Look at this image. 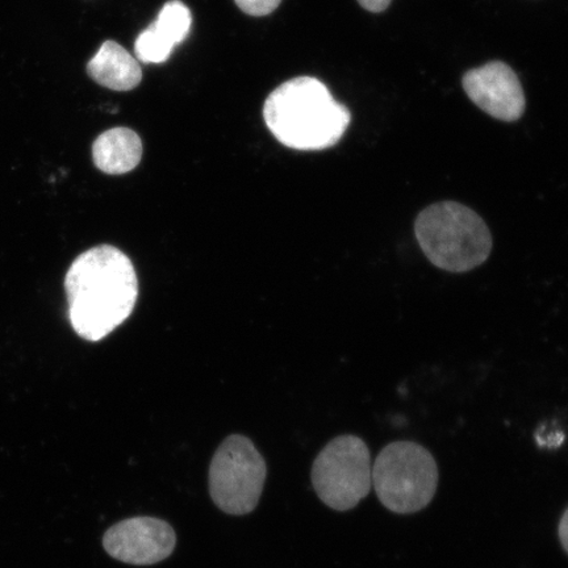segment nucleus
I'll use <instances>...</instances> for the list:
<instances>
[{
	"label": "nucleus",
	"instance_id": "1",
	"mask_svg": "<svg viewBox=\"0 0 568 568\" xmlns=\"http://www.w3.org/2000/svg\"><path fill=\"white\" fill-rule=\"evenodd\" d=\"M65 291L71 326L98 343L131 316L139 296L136 270L115 246L99 245L71 264Z\"/></svg>",
	"mask_w": 568,
	"mask_h": 568
},
{
	"label": "nucleus",
	"instance_id": "2",
	"mask_svg": "<svg viewBox=\"0 0 568 568\" xmlns=\"http://www.w3.org/2000/svg\"><path fill=\"white\" fill-rule=\"evenodd\" d=\"M265 123L274 138L295 151H323L343 139L351 112L312 77L294 78L268 95Z\"/></svg>",
	"mask_w": 568,
	"mask_h": 568
},
{
	"label": "nucleus",
	"instance_id": "3",
	"mask_svg": "<svg viewBox=\"0 0 568 568\" xmlns=\"http://www.w3.org/2000/svg\"><path fill=\"white\" fill-rule=\"evenodd\" d=\"M415 234L425 257L449 273H466L485 264L494 240L485 220L458 202L445 201L424 209L415 220Z\"/></svg>",
	"mask_w": 568,
	"mask_h": 568
},
{
	"label": "nucleus",
	"instance_id": "4",
	"mask_svg": "<svg viewBox=\"0 0 568 568\" xmlns=\"http://www.w3.org/2000/svg\"><path fill=\"white\" fill-rule=\"evenodd\" d=\"M378 499L390 513L416 514L429 506L438 486V467L424 446L389 444L376 457L372 471Z\"/></svg>",
	"mask_w": 568,
	"mask_h": 568
},
{
	"label": "nucleus",
	"instance_id": "5",
	"mask_svg": "<svg viewBox=\"0 0 568 568\" xmlns=\"http://www.w3.org/2000/svg\"><path fill=\"white\" fill-rule=\"evenodd\" d=\"M266 474V462L251 439L226 437L211 460V499L226 515L251 514L258 506Z\"/></svg>",
	"mask_w": 568,
	"mask_h": 568
},
{
	"label": "nucleus",
	"instance_id": "6",
	"mask_svg": "<svg viewBox=\"0 0 568 568\" xmlns=\"http://www.w3.org/2000/svg\"><path fill=\"white\" fill-rule=\"evenodd\" d=\"M371 452L357 436H339L318 453L312 466V486L325 506L346 513L371 493Z\"/></svg>",
	"mask_w": 568,
	"mask_h": 568
},
{
	"label": "nucleus",
	"instance_id": "7",
	"mask_svg": "<svg viewBox=\"0 0 568 568\" xmlns=\"http://www.w3.org/2000/svg\"><path fill=\"white\" fill-rule=\"evenodd\" d=\"M176 535L161 518L139 516L126 518L109 530L103 546L112 558L133 566H151L172 556Z\"/></svg>",
	"mask_w": 568,
	"mask_h": 568
},
{
	"label": "nucleus",
	"instance_id": "8",
	"mask_svg": "<svg viewBox=\"0 0 568 568\" xmlns=\"http://www.w3.org/2000/svg\"><path fill=\"white\" fill-rule=\"evenodd\" d=\"M464 89L468 98L503 122H516L525 111V95L520 80L507 63L495 61L467 71Z\"/></svg>",
	"mask_w": 568,
	"mask_h": 568
},
{
	"label": "nucleus",
	"instance_id": "9",
	"mask_svg": "<svg viewBox=\"0 0 568 568\" xmlns=\"http://www.w3.org/2000/svg\"><path fill=\"white\" fill-rule=\"evenodd\" d=\"M193 18L186 4L172 0L162 7L159 18L142 32L134 44L138 61L162 63L169 60L174 48L187 39Z\"/></svg>",
	"mask_w": 568,
	"mask_h": 568
},
{
	"label": "nucleus",
	"instance_id": "10",
	"mask_svg": "<svg viewBox=\"0 0 568 568\" xmlns=\"http://www.w3.org/2000/svg\"><path fill=\"white\" fill-rule=\"evenodd\" d=\"M88 73L101 87L115 91L136 89L142 80L140 63L115 41H105L88 63Z\"/></svg>",
	"mask_w": 568,
	"mask_h": 568
},
{
	"label": "nucleus",
	"instance_id": "11",
	"mask_svg": "<svg viewBox=\"0 0 568 568\" xmlns=\"http://www.w3.org/2000/svg\"><path fill=\"white\" fill-rule=\"evenodd\" d=\"M142 158V142L128 128H113L99 136L92 145V160L101 172L122 175L136 169Z\"/></svg>",
	"mask_w": 568,
	"mask_h": 568
},
{
	"label": "nucleus",
	"instance_id": "12",
	"mask_svg": "<svg viewBox=\"0 0 568 568\" xmlns=\"http://www.w3.org/2000/svg\"><path fill=\"white\" fill-rule=\"evenodd\" d=\"M239 9L251 17H266L278 9L282 0H234Z\"/></svg>",
	"mask_w": 568,
	"mask_h": 568
},
{
	"label": "nucleus",
	"instance_id": "13",
	"mask_svg": "<svg viewBox=\"0 0 568 568\" xmlns=\"http://www.w3.org/2000/svg\"><path fill=\"white\" fill-rule=\"evenodd\" d=\"M358 3L367 11L382 12L390 4V0H358Z\"/></svg>",
	"mask_w": 568,
	"mask_h": 568
},
{
	"label": "nucleus",
	"instance_id": "14",
	"mask_svg": "<svg viewBox=\"0 0 568 568\" xmlns=\"http://www.w3.org/2000/svg\"><path fill=\"white\" fill-rule=\"evenodd\" d=\"M558 535L560 539V544H562L564 549L568 554V508L564 514L562 518L559 521Z\"/></svg>",
	"mask_w": 568,
	"mask_h": 568
}]
</instances>
